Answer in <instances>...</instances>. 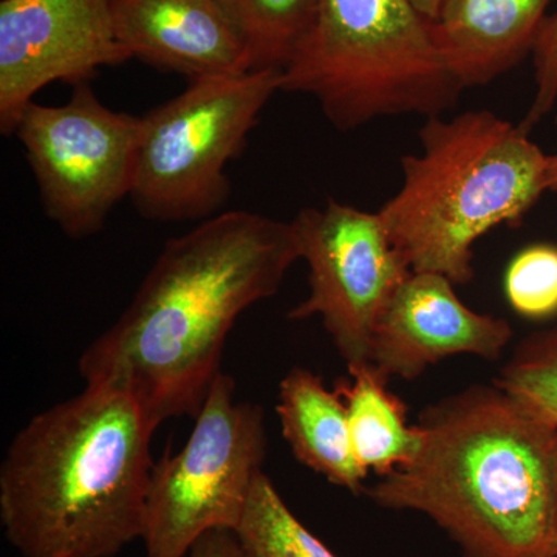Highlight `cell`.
<instances>
[{
    "mask_svg": "<svg viewBox=\"0 0 557 557\" xmlns=\"http://www.w3.org/2000/svg\"><path fill=\"white\" fill-rule=\"evenodd\" d=\"M299 259L292 222L249 211L205 220L164 245L131 306L81 355L79 375L126 392L159 426L196 417L234 322L276 295Z\"/></svg>",
    "mask_w": 557,
    "mask_h": 557,
    "instance_id": "obj_1",
    "label": "cell"
},
{
    "mask_svg": "<svg viewBox=\"0 0 557 557\" xmlns=\"http://www.w3.org/2000/svg\"><path fill=\"white\" fill-rule=\"evenodd\" d=\"M417 456L364 490L428 516L465 557H557V428L496 384L421 413Z\"/></svg>",
    "mask_w": 557,
    "mask_h": 557,
    "instance_id": "obj_2",
    "label": "cell"
},
{
    "mask_svg": "<svg viewBox=\"0 0 557 557\" xmlns=\"http://www.w3.org/2000/svg\"><path fill=\"white\" fill-rule=\"evenodd\" d=\"M159 424L126 392L86 384L17 432L0 522L22 557H115L145 533Z\"/></svg>",
    "mask_w": 557,
    "mask_h": 557,
    "instance_id": "obj_3",
    "label": "cell"
},
{
    "mask_svg": "<svg viewBox=\"0 0 557 557\" xmlns=\"http://www.w3.org/2000/svg\"><path fill=\"white\" fill-rule=\"evenodd\" d=\"M528 134L491 110L428 119L420 152L399 161L401 186L379 209L410 270L474 278L475 242L519 225L548 190L549 156Z\"/></svg>",
    "mask_w": 557,
    "mask_h": 557,
    "instance_id": "obj_4",
    "label": "cell"
},
{
    "mask_svg": "<svg viewBox=\"0 0 557 557\" xmlns=\"http://www.w3.org/2000/svg\"><path fill=\"white\" fill-rule=\"evenodd\" d=\"M282 90L310 95L338 131L388 116L443 115L463 87L410 0H319Z\"/></svg>",
    "mask_w": 557,
    "mask_h": 557,
    "instance_id": "obj_5",
    "label": "cell"
},
{
    "mask_svg": "<svg viewBox=\"0 0 557 557\" xmlns=\"http://www.w3.org/2000/svg\"><path fill=\"white\" fill-rule=\"evenodd\" d=\"M278 70L189 81L178 97L141 119L131 199L157 222L214 218L230 196L225 168L274 94Z\"/></svg>",
    "mask_w": 557,
    "mask_h": 557,
    "instance_id": "obj_6",
    "label": "cell"
},
{
    "mask_svg": "<svg viewBox=\"0 0 557 557\" xmlns=\"http://www.w3.org/2000/svg\"><path fill=\"white\" fill-rule=\"evenodd\" d=\"M175 456L153 465L146 504V557H188L212 530L236 531L267 456L263 410L236 401L220 373Z\"/></svg>",
    "mask_w": 557,
    "mask_h": 557,
    "instance_id": "obj_7",
    "label": "cell"
},
{
    "mask_svg": "<svg viewBox=\"0 0 557 557\" xmlns=\"http://www.w3.org/2000/svg\"><path fill=\"white\" fill-rule=\"evenodd\" d=\"M141 119L115 112L78 84L62 106L30 102L17 121V139L44 212L65 236L84 239L104 226L132 193Z\"/></svg>",
    "mask_w": 557,
    "mask_h": 557,
    "instance_id": "obj_8",
    "label": "cell"
},
{
    "mask_svg": "<svg viewBox=\"0 0 557 557\" xmlns=\"http://www.w3.org/2000/svg\"><path fill=\"white\" fill-rule=\"evenodd\" d=\"M292 225L300 259L309 263L310 295L288 318H321L347 366L372 362L381 313L412 273L379 211L327 199L324 207L300 209Z\"/></svg>",
    "mask_w": 557,
    "mask_h": 557,
    "instance_id": "obj_9",
    "label": "cell"
},
{
    "mask_svg": "<svg viewBox=\"0 0 557 557\" xmlns=\"http://www.w3.org/2000/svg\"><path fill=\"white\" fill-rule=\"evenodd\" d=\"M132 60L121 46L110 0L0 2V132L51 83H87L102 67Z\"/></svg>",
    "mask_w": 557,
    "mask_h": 557,
    "instance_id": "obj_10",
    "label": "cell"
},
{
    "mask_svg": "<svg viewBox=\"0 0 557 557\" xmlns=\"http://www.w3.org/2000/svg\"><path fill=\"white\" fill-rule=\"evenodd\" d=\"M456 285L437 273H416L392 295L379 319L372 362L387 376L416 380L453 355L500 358L512 338L505 319L475 313Z\"/></svg>",
    "mask_w": 557,
    "mask_h": 557,
    "instance_id": "obj_11",
    "label": "cell"
},
{
    "mask_svg": "<svg viewBox=\"0 0 557 557\" xmlns=\"http://www.w3.org/2000/svg\"><path fill=\"white\" fill-rule=\"evenodd\" d=\"M132 58L189 81L252 72L251 57L220 0H110Z\"/></svg>",
    "mask_w": 557,
    "mask_h": 557,
    "instance_id": "obj_12",
    "label": "cell"
},
{
    "mask_svg": "<svg viewBox=\"0 0 557 557\" xmlns=\"http://www.w3.org/2000/svg\"><path fill=\"white\" fill-rule=\"evenodd\" d=\"M552 2L446 0L432 33L460 86H486L533 54Z\"/></svg>",
    "mask_w": 557,
    "mask_h": 557,
    "instance_id": "obj_13",
    "label": "cell"
},
{
    "mask_svg": "<svg viewBox=\"0 0 557 557\" xmlns=\"http://www.w3.org/2000/svg\"><path fill=\"white\" fill-rule=\"evenodd\" d=\"M276 412L300 463L350 493L364 491L369 471L355 454L346 405L321 376L302 368L289 370L278 384Z\"/></svg>",
    "mask_w": 557,
    "mask_h": 557,
    "instance_id": "obj_14",
    "label": "cell"
},
{
    "mask_svg": "<svg viewBox=\"0 0 557 557\" xmlns=\"http://www.w3.org/2000/svg\"><path fill=\"white\" fill-rule=\"evenodd\" d=\"M347 368L348 379L336 381L335 392L346 405L355 454L362 467L384 478L417 456L423 434L418 424L409 426L408 408L373 362Z\"/></svg>",
    "mask_w": 557,
    "mask_h": 557,
    "instance_id": "obj_15",
    "label": "cell"
},
{
    "mask_svg": "<svg viewBox=\"0 0 557 557\" xmlns=\"http://www.w3.org/2000/svg\"><path fill=\"white\" fill-rule=\"evenodd\" d=\"M247 44L252 70L284 72L309 38L319 0H220Z\"/></svg>",
    "mask_w": 557,
    "mask_h": 557,
    "instance_id": "obj_16",
    "label": "cell"
},
{
    "mask_svg": "<svg viewBox=\"0 0 557 557\" xmlns=\"http://www.w3.org/2000/svg\"><path fill=\"white\" fill-rule=\"evenodd\" d=\"M240 557H338L304 527L265 472H260L236 528Z\"/></svg>",
    "mask_w": 557,
    "mask_h": 557,
    "instance_id": "obj_17",
    "label": "cell"
},
{
    "mask_svg": "<svg viewBox=\"0 0 557 557\" xmlns=\"http://www.w3.org/2000/svg\"><path fill=\"white\" fill-rule=\"evenodd\" d=\"M496 386L557 428V327L527 336L502 368Z\"/></svg>",
    "mask_w": 557,
    "mask_h": 557,
    "instance_id": "obj_18",
    "label": "cell"
},
{
    "mask_svg": "<svg viewBox=\"0 0 557 557\" xmlns=\"http://www.w3.org/2000/svg\"><path fill=\"white\" fill-rule=\"evenodd\" d=\"M505 292L512 309L525 318L557 313V247L533 245L509 263Z\"/></svg>",
    "mask_w": 557,
    "mask_h": 557,
    "instance_id": "obj_19",
    "label": "cell"
},
{
    "mask_svg": "<svg viewBox=\"0 0 557 557\" xmlns=\"http://www.w3.org/2000/svg\"><path fill=\"white\" fill-rule=\"evenodd\" d=\"M533 64L536 91L525 119L520 123L528 132L549 115L557 102V13L548 16L542 25L533 50Z\"/></svg>",
    "mask_w": 557,
    "mask_h": 557,
    "instance_id": "obj_20",
    "label": "cell"
},
{
    "mask_svg": "<svg viewBox=\"0 0 557 557\" xmlns=\"http://www.w3.org/2000/svg\"><path fill=\"white\" fill-rule=\"evenodd\" d=\"M188 557H240L239 541L234 531H208L193 545Z\"/></svg>",
    "mask_w": 557,
    "mask_h": 557,
    "instance_id": "obj_21",
    "label": "cell"
},
{
    "mask_svg": "<svg viewBox=\"0 0 557 557\" xmlns=\"http://www.w3.org/2000/svg\"><path fill=\"white\" fill-rule=\"evenodd\" d=\"M413 7L418 10V13L428 20L429 22L437 21L440 11L445 5L446 0H410Z\"/></svg>",
    "mask_w": 557,
    "mask_h": 557,
    "instance_id": "obj_22",
    "label": "cell"
},
{
    "mask_svg": "<svg viewBox=\"0 0 557 557\" xmlns=\"http://www.w3.org/2000/svg\"><path fill=\"white\" fill-rule=\"evenodd\" d=\"M547 189L557 193V152L548 157Z\"/></svg>",
    "mask_w": 557,
    "mask_h": 557,
    "instance_id": "obj_23",
    "label": "cell"
},
{
    "mask_svg": "<svg viewBox=\"0 0 557 557\" xmlns=\"http://www.w3.org/2000/svg\"><path fill=\"white\" fill-rule=\"evenodd\" d=\"M557 121V120H556Z\"/></svg>",
    "mask_w": 557,
    "mask_h": 557,
    "instance_id": "obj_24",
    "label": "cell"
}]
</instances>
